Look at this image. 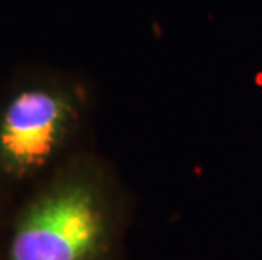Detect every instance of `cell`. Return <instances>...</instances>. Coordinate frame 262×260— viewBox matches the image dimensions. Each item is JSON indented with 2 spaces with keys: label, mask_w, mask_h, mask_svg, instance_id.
Instances as JSON below:
<instances>
[{
  "label": "cell",
  "mask_w": 262,
  "mask_h": 260,
  "mask_svg": "<svg viewBox=\"0 0 262 260\" xmlns=\"http://www.w3.org/2000/svg\"><path fill=\"white\" fill-rule=\"evenodd\" d=\"M136 208L115 166L85 149L19 198L0 260H129Z\"/></svg>",
  "instance_id": "1"
},
{
  "label": "cell",
  "mask_w": 262,
  "mask_h": 260,
  "mask_svg": "<svg viewBox=\"0 0 262 260\" xmlns=\"http://www.w3.org/2000/svg\"><path fill=\"white\" fill-rule=\"evenodd\" d=\"M92 91L59 73H31L0 93V186L19 201L85 144Z\"/></svg>",
  "instance_id": "2"
},
{
  "label": "cell",
  "mask_w": 262,
  "mask_h": 260,
  "mask_svg": "<svg viewBox=\"0 0 262 260\" xmlns=\"http://www.w3.org/2000/svg\"><path fill=\"white\" fill-rule=\"evenodd\" d=\"M15 203L17 201H15L14 198L10 196L2 186H0V250H2L4 239H5V233H7L10 217H12Z\"/></svg>",
  "instance_id": "3"
}]
</instances>
